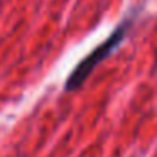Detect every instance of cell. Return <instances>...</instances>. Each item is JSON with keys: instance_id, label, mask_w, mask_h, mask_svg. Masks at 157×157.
Instances as JSON below:
<instances>
[{"instance_id": "cell-1", "label": "cell", "mask_w": 157, "mask_h": 157, "mask_svg": "<svg viewBox=\"0 0 157 157\" xmlns=\"http://www.w3.org/2000/svg\"><path fill=\"white\" fill-rule=\"evenodd\" d=\"M132 24H133V17L125 19V21L112 32V36H110L106 41H103L98 48H95L85 59H81V61L76 64V68L71 71L69 78L66 79V85H64L66 91H75V90L81 88L83 83H85L86 79H88V76L95 71L96 66L105 61V59L125 41L127 34H128L130 29H132Z\"/></svg>"}, {"instance_id": "cell-2", "label": "cell", "mask_w": 157, "mask_h": 157, "mask_svg": "<svg viewBox=\"0 0 157 157\" xmlns=\"http://www.w3.org/2000/svg\"><path fill=\"white\" fill-rule=\"evenodd\" d=\"M155 61H157V56H155Z\"/></svg>"}]
</instances>
